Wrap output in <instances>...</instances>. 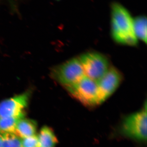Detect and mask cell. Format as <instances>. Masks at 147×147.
I'll use <instances>...</instances> for the list:
<instances>
[{"label": "cell", "mask_w": 147, "mask_h": 147, "mask_svg": "<svg viewBox=\"0 0 147 147\" xmlns=\"http://www.w3.org/2000/svg\"><path fill=\"white\" fill-rule=\"evenodd\" d=\"M146 104L145 108L123 119L121 127L122 134L135 141H146Z\"/></svg>", "instance_id": "cell-4"}, {"label": "cell", "mask_w": 147, "mask_h": 147, "mask_svg": "<svg viewBox=\"0 0 147 147\" xmlns=\"http://www.w3.org/2000/svg\"><path fill=\"white\" fill-rule=\"evenodd\" d=\"M123 80V76L117 69L110 67L108 71L96 83L104 101L114 93Z\"/></svg>", "instance_id": "cell-7"}, {"label": "cell", "mask_w": 147, "mask_h": 147, "mask_svg": "<svg viewBox=\"0 0 147 147\" xmlns=\"http://www.w3.org/2000/svg\"><path fill=\"white\" fill-rule=\"evenodd\" d=\"M37 124L35 121L30 119H20L16 124L14 134L21 139L36 135Z\"/></svg>", "instance_id": "cell-8"}, {"label": "cell", "mask_w": 147, "mask_h": 147, "mask_svg": "<svg viewBox=\"0 0 147 147\" xmlns=\"http://www.w3.org/2000/svg\"><path fill=\"white\" fill-rule=\"evenodd\" d=\"M78 58L86 76L96 82L104 76L111 67L108 58L97 52L84 53Z\"/></svg>", "instance_id": "cell-5"}, {"label": "cell", "mask_w": 147, "mask_h": 147, "mask_svg": "<svg viewBox=\"0 0 147 147\" xmlns=\"http://www.w3.org/2000/svg\"><path fill=\"white\" fill-rule=\"evenodd\" d=\"M133 29L138 40L147 42V18L146 16H137L133 18Z\"/></svg>", "instance_id": "cell-10"}, {"label": "cell", "mask_w": 147, "mask_h": 147, "mask_svg": "<svg viewBox=\"0 0 147 147\" xmlns=\"http://www.w3.org/2000/svg\"><path fill=\"white\" fill-rule=\"evenodd\" d=\"M51 76L66 90L78 83L86 75L79 58H73L53 67Z\"/></svg>", "instance_id": "cell-3"}, {"label": "cell", "mask_w": 147, "mask_h": 147, "mask_svg": "<svg viewBox=\"0 0 147 147\" xmlns=\"http://www.w3.org/2000/svg\"><path fill=\"white\" fill-rule=\"evenodd\" d=\"M111 33L115 42L123 45L136 46L138 40L133 29V18L129 11L120 4L111 7Z\"/></svg>", "instance_id": "cell-1"}, {"label": "cell", "mask_w": 147, "mask_h": 147, "mask_svg": "<svg viewBox=\"0 0 147 147\" xmlns=\"http://www.w3.org/2000/svg\"><path fill=\"white\" fill-rule=\"evenodd\" d=\"M38 138V147H55L58 139L52 128L44 126L40 129Z\"/></svg>", "instance_id": "cell-9"}, {"label": "cell", "mask_w": 147, "mask_h": 147, "mask_svg": "<svg viewBox=\"0 0 147 147\" xmlns=\"http://www.w3.org/2000/svg\"><path fill=\"white\" fill-rule=\"evenodd\" d=\"M22 147H38L37 135L21 139Z\"/></svg>", "instance_id": "cell-13"}, {"label": "cell", "mask_w": 147, "mask_h": 147, "mask_svg": "<svg viewBox=\"0 0 147 147\" xmlns=\"http://www.w3.org/2000/svg\"><path fill=\"white\" fill-rule=\"evenodd\" d=\"M21 118L16 117L0 118V133L15 132L16 124Z\"/></svg>", "instance_id": "cell-11"}, {"label": "cell", "mask_w": 147, "mask_h": 147, "mask_svg": "<svg viewBox=\"0 0 147 147\" xmlns=\"http://www.w3.org/2000/svg\"><path fill=\"white\" fill-rule=\"evenodd\" d=\"M0 147H3L2 145L1 140V137H0Z\"/></svg>", "instance_id": "cell-14"}, {"label": "cell", "mask_w": 147, "mask_h": 147, "mask_svg": "<svg viewBox=\"0 0 147 147\" xmlns=\"http://www.w3.org/2000/svg\"><path fill=\"white\" fill-rule=\"evenodd\" d=\"M3 147H22L21 138L12 133H0Z\"/></svg>", "instance_id": "cell-12"}, {"label": "cell", "mask_w": 147, "mask_h": 147, "mask_svg": "<svg viewBox=\"0 0 147 147\" xmlns=\"http://www.w3.org/2000/svg\"><path fill=\"white\" fill-rule=\"evenodd\" d=\"M66 90L72 97L86 107H96L105 101L96 82L86 76Z\"/></svg>", "instance_id": "cell-2"}, {"label": "cell", "mask_w": 147, "mask_h": 147, "mask_svg": "<svg viewBox=\"0 0 147 147\" xmlns=\"http://www.w3.org/2000/svg\"><path fill=\"white\" fill-rule=\"evenodd\" d=\"M32 93L31 89H29L22 93L0 102V118H25Z\"/></svg>", "instance_id": "cell-6"}]
</instances>
